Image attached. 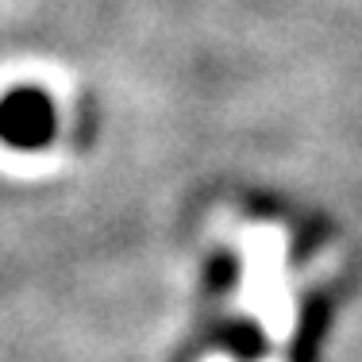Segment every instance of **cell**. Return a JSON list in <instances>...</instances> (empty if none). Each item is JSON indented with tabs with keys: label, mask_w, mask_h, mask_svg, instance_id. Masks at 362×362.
I'll use <instances>...</instances> for the list:
<instances>
[{
	"label": "cell",
	"mask_w": 362,
	"mask_h": 362,
	"mask_svg": "<svg viewBox=\"0 0 362 362\" xmlns=\"http://www.w3.org/2000/svg\"><path fill=\"white\" fill-rule=\"evenodd\" d=\"M54 135V105L42 89H12L0 97V139L16 151H39Z\"/></svg>",
	"instance_id": "1"
}]
</instances>
